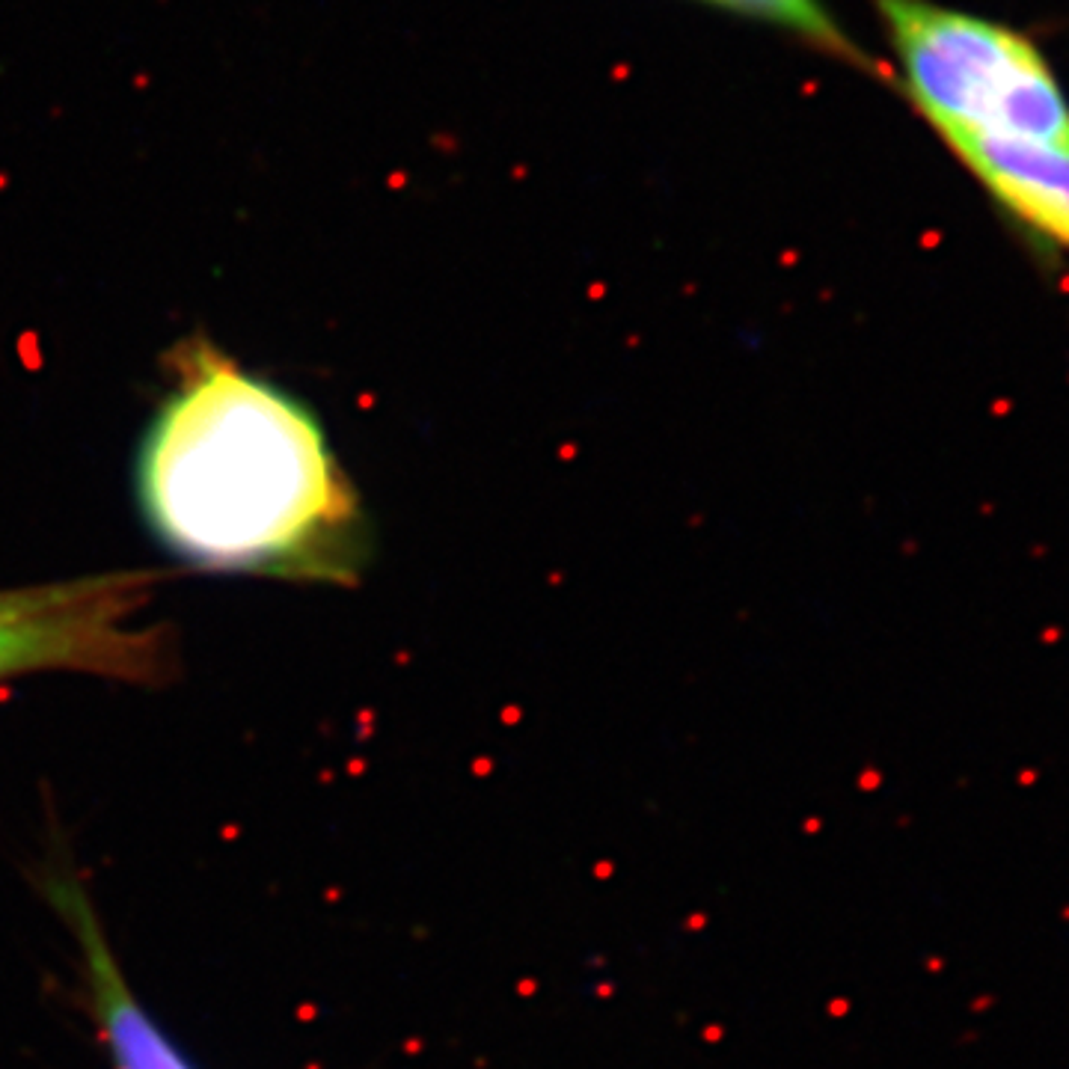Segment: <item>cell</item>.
Returning a JSON list of instances; mask_svg holds the SVG:
<instances>
[{
	"mask_svg": "<svg viewBox=\"0 0 1069 1069\" xmlns=\"http://www.w3.org/2000/svg\"><path fill=\"white\" fill-rule=\"evenodd\" d=\"M897 57L900 90L936 137L1069 149V93L1048 54L1007 22L936 0H870Z\"/></svg>",
	"mask_w": 1069,
	"mask_h": 1069,
	"instance_id": "obj_2",
	"label": "cell"
},
{
	"mask_svg": "<svg viewBox=\"0 0 1069 1069\" xmlns=\"http://www.w3.org/2000/svg\"><path fill=\"white\" fill-rule=\"evenodd\" d=\"M54 897L66 912L69 924L77 932V941L84 948L86 975L93 986V1004L99 1016V1028L104 1043L110 1048L116 1069H193L179 1048L161 1034V1028L152 1022V1016L140 1007L137 995L125 984L122 971L116 968L110 948L102 936L99 924L93 918L90 900L75 886L54 888Z\"/></svg>",
	"mask_w": 1069,
	"mask_h": 1069,
	"instance_id": "obj_5",
	"label": "cell"
},
{
	"mask_svg": "<svg viewBox=\"0 0 1069 1069\" xmlns=\"http://www.w3.org/2000/svg\"><path fill=\"white\" fill-rule=\"evenodd\" d=\"M176 384L140 452V502L193 565L351 579L359 505L306 404L206 339L172 354Z\"/></svg>",
	"mask_w": 1069,
	"mask_h": 1069,
	"instance_id": "obj_1",
	"label": "cell"
},
{
	"mask_svg": "<svg viewBox=\"0 0 1069 1069\" xmlns=\"http://www.w3.org/2000/svg\"><path fill=\"white\" fill-rule=\"evenodd\" d=\"M158 573L122 570L0 591V680L27 672H86L128 684L170 677V641L137 627Z\"/></svg>",
	"mask_w": 1069,
	"mask_h": 1069,
	"instance_id": "obj_3",
	"label": "cell"
},
{
	"mask_svg": "<svg viewBox=\"0 0 1069 1069\" xmlns=\"http://www.w3.org/2000/svg\"><path fill=\"white\" fill-rule=\"evenodd\" d=\"M704 4L782 27L784 33L802 39V42L817 48L832 60L861 66V69H877L870 57L859 48V42H853V36L838 24V18L826 9L823 0H704Z\"/></svg>",
	"mask_w": 1069,
	"mask_h": 1069,
	"instance_id": "obj_6",
	"label": "cell"
},
{
	"mask_svg": "<svg viewBox=\"0 0 1069 1069\" xmlns=\"http://www.w3.org/2000/svg\"><path fill=\"white\" fill-rule=\"evenodd\" d=\"M950 155L1031 238L1069 259V149L1052 143H962Z\"/></svg>",
	"mask_w": 1069,
	"mask_h": 1069,
	"instance_id": "obj_4",
	"label": "cell"
}]
</instances>
